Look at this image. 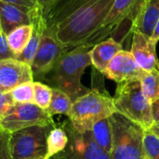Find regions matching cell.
<instances>
[{
    "label": "cell",
    "mask_w": 159,
    "mask_h": 159,
    "mask_svg": "<svg viewBox=\"0 0 159 159\" xmlns=\"http://www.w3.org/2000/svg\"><path fill=\"white\" fill-rule=\"evenodd\" d=\"M115 0H61L48 15L47 24L67 48L89 46L104 24Z\"/></svg>",
    "instance_id": "obj_1"
},
{
    "label": "cell",
    "mask_w": 159,
    "mask_h": 159,
    "mask_svg": "<svg viewBox=\"0 0 159 159\" xmlns=\"http://www.w3.org/2000/svg\"><path fill=\"white\" fill-rule=\"evenodd\" d=\"M92 47L81 45L67 50L57 61L53 69L43 78L51 88L65 92L74 102L90 89L81 83L87 67L91 65L89 51Z\"/></svg>",
    "instance_id": "obj_2"
},
{
    "label": "cell",
    "mask_w": 159,
    "mask_h": 159,
    "mask_svg": "<svg viewBox=\"0 0 159 159\" xmlns=\"http://www.w3.org/2000/svg\"><path fill=\"white\" fill-rule=\"evenodd\" d=\"M116 112L113 98L107 92L94 88L73 102L67 116L75 129L86 132L96 123L109 118Z\"/></svg>",
    "instance_id": "obj_3"
},
{
    "label": "cell",
    "mask_w": 159,
    "mask_h": 159,
    "mask_svg": "<svg viewBox=\"0 0 159 159\" xmlns=\"http://www.w3.org/2000/svg\"><path fill=\"white\" fill-rule=\"evenodd\" d=\"M117 113L149 130L154 125L152 103L143 92L139 80L118 83L113 97Z\"/></svg>",
    "instance_id": "obj_4"
},
{
    "label": "cell",
    "mask_w": 159,
    "mask_h": 159,
    "mask_svg": "<svg viewBox=\"0 0 159 159\" xmlns=\"http://www.w3.org/2000/svg\"><path fill=\"white\" fill-rule=\"evenodd\" d=\"M113 133L111 159H144V129L119 113L109 117Z\"/></svg>",
    "instance_id": "obj_5"
},
{
    "label": "cell",
    "mask_w": 159,
    "mask_h": 159,
    "mask_svg": "<svg viewBox=\"0 0 159 159\" xmlns=\"http://www.w3.org/2000/svg\"><path fill=\"white\" fill-rule=\"evenodd\" d=\"M56 125L34 126L13 132L8 136V148L13 159L44 157L47 152V139Z\"/></svg>",
    "instance_id": "obj_6"
},
{
    "label": "cell",
    "mask_w": 159,
    "mask_h": 159,
    "mask_svg": "<svg viewBox=\"0 0 159 159\" xmlns=\"http://www.w3.org/2000/svg\"><path fill=\"white\" fill-rule=\"evenodd\" d=\"M48 125H55L52 116L34 102H15L0 121V129L8 134L34 126Z\"/></svg>",
    "instance_id": "obj_7"
},
{
    "label": "cell",
    "mask_w": 159,
    "mask_h": 159,
    "mask_svg": "<svg viewBox=\"0 0 159 159\" xmlns=\"http://www.w3.org/2000/svg\"><path fill=\"white\" fill-rule=\"evenodd\" d=\"M143 0H115L111 11L101 28L89 43L90 47L106 39L110 34H116L121 27L132 30ZM129 32V30L127 29Z\"/></svg>",
    "instance_id": "obj_8"
},
{
    "label": "cell",
    "mask_w": 159,
    "mask_h": 159,
    "mask_svg": "<svg viewBox=\"0 0 159 159\" xmlns=\"http://www.w3.org/2000/svg\"><path fill=\"white\" fill-rule=\"evenodd\" d=\"M61 126L68 135V143L63 151L50 159H111L109 154L97 145L89 131H78L70 121Z\"/></svg>",
    "instance_id": "obj_9"
},
{
    "label": "cell",
    "mask_w": 159,
    "mask_h": 159,
    "mask_svg": "<svg viewBox=\"0 0 159 159\" xmlns=\"http://www.w3.org/2000/svg\"><path fill=\"white\" fill-rule=\"evenodd\" d=\"M67 50L68 48L57 38L54 31L47 26L36 55L31 64L34 78L43 79Z\"/></svg>",
    "instance_id": "obj_10"
},
{
    "label": "cell",
    "mask_w": 159,
    "mask_h": 159,
    "mask_svg": "<svg viewBox=\"0 0 159 159\" xmlns=\"http://www.w3.org/2000/svg\"><path fill=\"white\" fill-rule=\"evenodd\" d=\"M144 73L137 64L131 52L123 49L115 56L102 75L118 84L126 81H140Z\"/></svg>",
    "instance_id": "obj_11"
},
{
    "label": "cell",
    "mask_w": 159,
    "mask_h": 159,
    "mask_svg": "<svg viewBox=\"0 0 159 159\" xmlns=\"http://www.w3.org/2000/svg\"><path fill=\"white\" fill-rule=\"evenodd\" d=\"M27 82H34L30 64L18 59L0 61V91L10 92L16 87Z\"/></svg>",
    "instance_id": "obj_12"
},
{
    "label": "cell",
    "mask_w": 159,
    "mask_h": 159,
    "mask_svg": "<svg viewBox=\"0 0 159 159\" xmlns=\"http://www.w3.org/2000/svg\"><path fill=\"white\" fill-rule=\"evenodd\" d=\"M37 7L30 8L0 0V31L7 35L20 26L32 24Z\"/></svg>",
    "instance_id": "obj_13"
},
{
    "label": "cell",
    "mask_w": 159,
    "mask_h": 159,
    "mask_svg": "<svg viewBox=\"0 0 159 159\" xmlns=\"http://www.w3.org/2000/svg\"><path fill=\"white\" fill-rule=\"evenodd\" d=\"M130 52L133 55L137 64L144 71L150 72L156 69L157 62V44L150 36L134 30Z\"/></svg>",
    "instance_id": "obj_14"
},
{
    "label": "cell",
    "mask_w": 159,
    "mask_h": 159,
    "mask_svg": "<svg viewBox=\"0 0 159 159\" xmlns=\"http://www.w3.org/2000/svg\"><path fill=\"white\" fill-rule=\"evenodd\" d=\"M121 50H123L121 43L115 40L113 37L106 38L91 48L89 51L91 65H93L98 72L103 74L111 61Z\"/></svg>",
    "instance_id": "obj_15"
},
{
    "label": "cell",
    "mask_w": 159,
    "mask_h": 159,
    "mask_svg": "<svg viewBox=\"0 0 159 159\" xmlns=\"http://www.w3.org/2000/svg\"><path fill=\"white\" fill-rule=\"evenodd\" d=\"M32 25H33V33H32L31 39L27 44L23 52L17 58L19 61H21L30 65L32 64L36 55L42 35L48 26L46 17L40 7H37L34 13Z\"/></svg>",
    "instance_id": "obj_16"
},
{
    "label": "cell",
    "mask_w": 159,
    "mask_h": 159,
    "mask_svg": "<svg viewBox=\"0 0 159 159\" xmlns=\"http://www.w3.org/2000/svg\"><path fill=\"white\" fill-rule=\"evenodd\" d=\"M159 19V0H143L131 32L138 30L152 37Z\"/></svg>",
    "instance_id": "obj_17"
},
{
    "label": "cell",
    "mask_w": 159,
    "mask_h": 159,
    "mask_svg": "<svg viewBox=\"0 0 159 159\" xmlns=\"http://www.w3.org/2000/svg\"><path fill=\"white\" fill-rule=\"evenodd\" d=\"M92 139L104 152L111 155L112 143H113V133L109 118L102 119L96 123L89 130Z\"/></svg>",
    "instance_id": "obj_18"
},
{
    "label": "cell",
    "mask_w": 159,
    "mask_h": 159,
    "mask_svg": "<svg viewBox=\"0 0 159 159\" xmlns=\"http://www.w3.org/2000/svg\"><path fill=\"white\" fill-rule=\"evenodd\" d=\"M33 33V25H22L7 34V40L10 49L18 58L25 49Z\"/></svg>",
    "instance_id": "obj_19"
},
{
    "label": "cell",
    "mask_w": 159,
    "mask_h": 159,
    "mask_svg": "<svg viewBox=\"0 0 159 159\" xmlns=\"http://www.w3.org/2000/svg\"><path fill=\"white\" fill-rule=\"evenodd\" d=\"M68 143V135L62 126L54 127L47 139V152L44 159H50L64 150Z\"/></svg>",
    "instance_id": "obj_20"
},
{
    "label": "cell",
    "mask_w": 159,
    "mask_h": 159,
    "mask_svg": "<svg viewBox=\"0 0 159 159\" xmlns=\"http://www.w3.org/2000/svg\"><path fill=\"white\" fill-rule=\"evenodd\" d=\"M72 104V100L65 92H63L61 89L52 88L51 102L48 108L47 109V112L50 116H53L55 115L68 116Z\"/></svg>",
    "instance_id": "obj_21"
},
{
    "label": "cell",
    "mask_w": 159,
    "mask_h": 159,
    "mask_svg": "<svg viewBox=\"0 0 159 159\" xmlns=\"http://www.w3.org/2000/svg\"><path fill=\"white\" fill-rule=\"evenodd\" d=\"M143 92L152 103L159 99V73L156 70L145 72L140 79Z\"/></svg>",
    "instance_id": "obj_22"
},
{
    "label": "cell",
    "mask_w": 159,
    "mask_h": 159,
    "mask_svg": "<svg viewBox=\"0 0 159 159\" xmlns=\"http://www.w3.org/2000/svg\"><path fill=\"white\" fill-rule=\"evenodd\" d=\"M52 97V88L41 81H34V103L47 111Z\"/></svg>",
    "instance_id": "obj_23"
},
{
    "label": "cell",
    "mask_w": 159,
    "mask_h": 159,
    "mask_svg": "<svg viewBox=\"0 0 159 159\" xmlns=\"http://www.w3.org/2000/svg\"><path fill=\"white\" fill-rule=\"evenodd\" d=\"M11 97L16 103L34 102V82L23 83L10 91Z\"/></svg>",
    "instance_id": "obj_24"
},
{
    "label": "cell",
    "mask_w": 159,
    "mask_h": 159,
    "mask_svg": "<svg viewBox=\"0 0 159 159\" xmlns=\"http://www.w3.org/2000/svg\"><path fill=\"white\" fill-rule=\"evenodd\" d=\"M143 149L147 159H159V137L150 130H144Z\"/></svg>",
    "instance_id": "obj_25"
},
{
    "label": "cell",
    "mask_w": 159,
    "mask_h": 159,
    "mask_svg": "<svg viewBox=\"0 0 159 159\" xmlns=\"http://www.w3.org/2000/svg\"><path fill=\"white\" fill-rule=\"evenodd\" d=\"M14 101L10 92L0 91V121L4 118L9 109L14 105Z\"/></svg>",
    "instance_id": "obj_26"
},
{
    "label": "cell",
    "mask_w": 159,
    "mask_h": 159,
    "mask_svg": "<svg viewBox=\"0 0 159 159\" xmlns=\"http://www.w3.org/2000/svg\"><path fill=\"white\" fill-rule=\"evenodd\" d=\"M8 59H17L12 50L9 48V45L7 40V35L0 32V61L8 60Z\"/></svg>",
    "instance_id": "obj_27"
},
{
    "label": "cell",
    "mask_w": 159,
    "mask_h": 159,
    "mask_svg": "<svg viewBox=\"0 0 159 159\" xmlns=\"http://www.w3.org/2000/svg\"><path fill=\"white\" fill-rule=\"evenodd\" d=\"M9 134L0 129V159H13L8 148Z\"/></svg>",
    "instance_id": "obj_28"
},
{
    "label": "cell",
    "mask_w": 159,
    "mask_h": 159,
    "mask_svg": "<svg viewBox=\"0 0 159 159\" xmlns=\"http://www.w3.org/2000/svg\"><path fill=\"white\" fill-rule=\"evenodd\" d=\"M60 1L61 0H37V4L46 16Z\"/></svg>",
    "instance_id": "obj_29"
},
{
    "label": "cell",
    "mask_w": 159,
    "mask_h": 159,
    "mask_svg": "<svg viewBox=\"0 0 159 159\" xmlns=\"http://www.w3.org/2000/svg\"><path fill=\"white\" fill-rule=\"evenodd\" d=\"M1 1H5V2H8V3H12V4H17L20 6H24L30 8H34L39 7L37 4V0H1Z\"/></svg>",
    "instance_id": "obj_30"
},
{
    "label": "cell",
    "mask_w": 159,
    "mask_h": 159,
    "mask_svg": "<svg viewBox=\"0 0 159 159\" xmlns=\"http://www.w3.org/2000/svg\"><path fill=\"white\" fill-rule=\"evenodd\" d=\"M152 115L154 119V124L159 123V99L152 102Z\"/></svg>",
    "instance_id": "obj_31"
},
{
    "label": "cell",
    "mask_w": 159,
    "mask_h": 159,
    "mask_svg": "<svg viewBox=\"0 0 159 159\" xmlns=\"http://www.w3.org/2000/svg\"><path fill=\"white\" fill-rule=\"evenodd\" d=\"M156 43H157L159 41V19L156 24V27H155V31H154V34L151 37Z\"/></svg>",
    "instance_id": "obj_32"
},
{
    "label": "cell",
    "mask_w": 159,
    "mask_h": 159,
    "mask_svg": "<svg viewBox=\"0 0 159 159\" xmlns=\"http://www.w3.org/2000/svg\"><path fill=\"white\" fill-rule=\"evenodd\" d=\"M152 133H154L155 135L158 136L159 137V123H157V124H154L153 127L149 129Z\"/></svg>",
    "instance_id": "obj_33"
},
{
    "label": "cell",
    "mask_w": 159,
    "mask_h": 159,
    "mask_svg": "<svg viewBox=\"0 0 159 159\" xmlns=\"http://www.w3.org/2000/svg\"><path fill=\"white\" fill-rule=\"evenodd\" d=\"M156 70L159 73V61H157V65H156Z\"/></svg>",
    "instance_id": "obj_34"
},
{
    "label": "cell",
    "mask_w": 159,
    "mask_h": 159,
    "mask_svg": "<svg viewBox=\"0 0 159 159\" xmlns=\"http://www.w3.org/2000/svg\"><path fill=\"white\" fill-rule=\"evenodd\" d=\"M36 159H44V157H39V158H36Z\"/></svg>",
    "instance_id": "obj_35"
},
{
    "label": "cell",
    "mask_w": 159,
    "mask_h": 159,
    "mask_svg": "<svg viewBox=\"0 0 159 159\" xmlns=\"http://www.w3.org/2000/svg\"><path fill=\"white\" fill-rule=\"evenodd\" d=\"M144 159H147V158H146V157H145V158H144Z\"/></svg>",
    "instance_id": "obj_36"
},
{
    "label": "cell",
    "mask_w": 159,
    "mask_h": 159,
    "mask_svg": "<svg viewBox=\"0 0 159 159\" xmlns=\"http://www.w3.org/2000/svg\"><path fill=\"white\" fill-rule=\"evenodd\" d=\"M0 32H1V31H0Z\"/></svg>",
    "instance_id": "obj_37"
}]
</instances>
